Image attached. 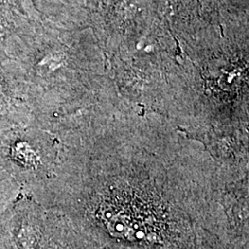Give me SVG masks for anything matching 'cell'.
<instances>
[{"instance_id":"cell-1","label":"cell","mask_w":249,"mask_h":249,"mask_svg":"<svg viewBox=\"0 0 249 249\" xmlns=\"http://www.w3.org/2000/svg\"><path fill=\"white\" fill-rule=\"evenodd\" d=\"M59 141L34 123L0 131V170L13 178L23 191L53 177Z\"/></svg>"},{"instance_id":"cell-2","label":"cell","mask_w":249,"mask_h":249,"mask_svg":"<svg viewBox=\"0 0 249 249\" xmlns=\"http://www.w3.org/2000/svg\"><path fill=\"white\" fill-rule=\"evenodd\" d=\"M21 190V187L13 178L0 171V216L16 200Z\"/></svg>"},{"instance_id":"cell-3","label":"cell","mask_w":249,"mask_h":249,"mask_svg":"<svg viewBox=\"0 0 249 249\" xmlns=\"http://www.w3.org/2000/svg\"><path fill=\"white\" fill-rule=\"evenodd\" d=\"M0 171H1V170H0Z\"/></svg>"}]
</instances>
